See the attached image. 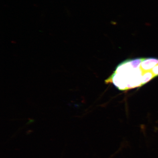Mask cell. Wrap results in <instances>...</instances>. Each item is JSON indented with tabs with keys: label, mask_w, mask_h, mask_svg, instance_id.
<instances>
[{
	"label": "cell",
	"mask_w": 158,
	"mask_h": 158,
	"mask_svg": "<svg viewBox=\"0 0 158 158\" xmlns=\"http://www.w3.org/2000/svg\"><path fill=\"white\" fill-rule=\"evenodd\" d=\"M158 65V59L155 58H144L142 62L140 68L143 72L152 71Z\"/></svg>",
	"instance_id": "obj_1"
},
{
	"label": "cell",
	"mask_w": 158,
	"mask_h": 158,
	"mask_svg": "<svg viewBox=\"0 0 158 158\" xmlns=\"http://www.w3.org/2000/svg\"><path fill=\"white\" fill-rule=\"evenodd\" d=\"M155 78V76L152 71H147L143 72V77H142V85L147 84Z\"/></svg>",
	"instance_id": "obj_2"
},
{
	"label": "cell",
	"mask_w": 158,
	"mask_h": 158,
	"mask_svg": "<svg viewBox=\"0 0 158 158\" xmlns=\"http://www.w3.org/2000/svg\"><path fill=\"white\" fill-rule=\"evenodd\" d=\"M152 72L154 76H155V77L158 76V65L153 69L152 70Z\"/></svg>",
	"instance_id": "obj_3"
}]
</instances>
